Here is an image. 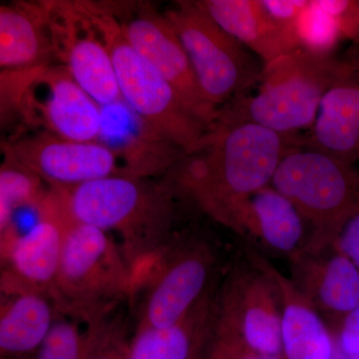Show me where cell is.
<instances>
[{
  "label": "cell",
  "instance_id": "6da1fadb",
  "mask_svg": "<svg viewBox=\"0 0 359 359\" xmlns=\"http://www.w3.org/2000/svg\"><path fill=\"white\" fill-rule=\"evenodd\" d=\"M304 141L252 123L215 122L199 145L165 177L181 199L224 226L242 201L271 185L283 158Z\"/></svg>",
  "mask_w": 359,
  "mask_h": 359
},
{
  "label": "cell",
  "instance_id": "7a4b0ae2",
  "mask_svg": "<svg viewBox=\"0 0 359 359\" xmlns=\"http://www.w3.org/2000/svg\"><path fill=\"white\" fill-rule=\"evenodd\" d=\"M50 189L71 221L117 236L133 273L135 290L179 231L181 197L166 177L155 182L115 175L79 186Z\"/></svg>",
  "mask_w": 359,
  "mask_h": 359
},
{
  "label": "cell",
  "instance_id": "3957f363",
  "mask_svg": "<svg viewBox=\"0 0 359 359\" xmlns=\"http://www.w3.org/2000/svg\"><path fill=\"white\" fill-rule=\"evenodd\" d=\"M353 73L348 60L297 49L264 65L257 93L219 108L217 123H252L280 134L311 129L323 97Z\"/></svg>",
  "mask_w": 359,
  "mask_h": 359
},
{
  "label": "cell",
  "instance_id": "277c9868",
  "mask_svg": "<svg viewBox=\"0 0 359 359\" xmlns=\"http://www.w3.org/2000/svg\"><path fill=\"white\" fill-rule=\"evenodd\" d=\"M109 51L122 100L152 128L186 151L203 141L212 126L184 102L164 77L132 46L112 4L79 0Z\"/></svg>",
  "mask_w": 359,
  "mask_h": 359
},
{
  "label": "cell",
  "instance_id": "5b68a950",
  "mask_svg": "<svg viewBox=\"0 0 359 359\" xmlns=\"http://www.w3.org/2000/svg\"><path fill=\"white\" fill-rule=\"evenodd\" d=\"M134 292L133 273L112 236L67 218L52 294L57 313L92 325L108 318L120 302L132 301Z\"/></svg>",
  "mask_w": 359,
  "mask_h": 359
},
{
  "label": "cell",
  "instance_id": "8992f818",
  "mask_svg": "<svg viewBox=\"0 0 359 359\" xmlns=\"http://www.w3.org/2000/svg\"><path fill=\"white\" fill-rule=\"evenodd\" d=\"M271 185L311 226L306 245L332 244L342 224L359 211L358 170L313 149L302 146L290 151Z\"/></svg>",
  "mask_w": 359,
  "mask_h": 359
},
{
  "label": "cell",
  "instance_id": "52a82bcc",
  "mask_svg": "<svg viewBox=\"0 0 359 359\" xmlns=\"http://www.w3.org/2000/svg\"><path fill=\"white\" fill-rule=\"evenodd\" d=\"M164 15L185 48L203 94L217 109L259 83L263 62L195 1H177Z\"/></svg>",
  "mask_w": 359,
  "mask_h": 359
},
{
  "label": "cell",
  "instance_id": "ba28073f",
  "mask_svg": "<svg viewBox=\"0 0 359 359\" xmlns=\"http://www.w3.org/2000/svg\"><path fill=\"white\" fill-rule=\"evenodd\" d=\"M216 250L209 240L179 231L137 285L136 328L165 327L181 320L212 287Z\"/></svg>",
  "mask_w": 359,
  "mask_h": 359
},
{
  "label": "cell",
  "instance_id": "9c48e42d",
  "mask_svg": "<svg viewBox=\"0 0 359 359\" xmlns=\"http://www.w3.org/2000/svg\"><path fill=\"white\" fill-rule=\"evenodd\" d=\"M2 109L16 108L27 125L60 138L97 141L101 106L54 63L33 72L1 77Z\"/></svg>",
  "mask_w": 359,
  "mask_h": 359
},
{
  "label": "cell",
  "instance_id": "30bf717a",
  "mask_svg": "<svg viewBox=\"0 0 359 359\" xmlns=\"http://www.w3.org/2000/svg\"><path fill=\"white\" fill-rule=\"evenodd\" d=\"M212 337L269 355L282 354V304L275 280L245 252L216 292Z\"/></svg>",
  "mask_w": 359,
  "mask_h": 359
},
{
  "label": "cell",
  "instance_id": "8fae6325",
  "mask_svg": "<svg viewBox=\"0 0 359 359\" xmlns=\"http://www.w3.org/2000/svg\"><path fill=\"white\" fill-rule=\"evenodd\" d=\"M42 2L57 63L99 105L122 100L109 51L79 0Z\"/></svg>",
  "mask_w": 359,
  "mask_h": 359
},
{
  "label": "cell",
  "instance_id": "7c38bea8",
  "mask_svg": "<svg viewBox=\"0 0 359 359\" xmlns=\"http://www.w3.org/2000/svg\"><path fill=\"white\" fill-rule=\"evenodd\" d=\"M112 7L132 46L176 90L198 117L212 126L219 109L203 94L185 48L164 13H157L147 2H124Z\"/></svg>",
  "mask_w": 359,
  "mask_h": 359
},
{
  "label": "cell",
  "instance_id": "4fadbf2b",
  "mask_svg": "<svg viewBox=\"0 0 359 359\" xmlns=\"http://www.w3.org/2000/svg\"><path fill=\"white\" fill-rule=\"evenodd\" d=\"M66 224L67 218L50 189L39 221L0 243L1 294L37 292L52 299Z\"/></svg>",
  "mask_w": 359,
  "mask_h": 359
},
{
  "label": "cell",
  "instance_id": "5bb4252c",
  "mask_svg": "<svg viewBox=\"0 0 359 359\" xmlns=\"http://www.w3.org/2000/svg\"><path fill=\"white\" fill-rule=\"evenodd\" d=\"M2 153L36 174L49 188H69L121 176L117 158L98 141L67 140L39 131L4 142Z\"/></svg>",
  "mask_w": 359,
  "mask_h": 359
},
{
  "label": "cell",
  "instance_id": "9a60e30c",
  "mask_svg": "<svg viewBox=\"0 0 359 359\" xmlns=\"http://www.w3.org/2000/svg\"><path fill=\"white\" fill-rule=\"evenodd\" d=\"M97 141L112 151L121 176L152 179L166 175L186 151L144 121L123 100L101 106Z\"/></svg>",
  "mask_w": 359,
  "mask_h": 359
},
{
  "label": "cell",
  "instance_id": "2e32d148",
  "mask_svg": "<svg viewBox=\"0 0 359 359\" xmlns=\"http://www.w3.org/2000/svg\"><path fill=\"white\" fill-rule=\"evenodd\" d=\"M306 224L297 207L269 185L242 201L224 226L264 256L289 261L308 243Z\"/></svg>",
  "mask_w": 359,
  "mask_h": 359
},
{
  "label": "cell",
  "instance_id": "e0dca14e",
  "mask_svg": "<svg viewBox=\"0 0 359 359\" xmlns=\"http://www.w3.org/2000/svg\"><path fill=\"white\" fill-rule=\"evenodd\" d=\"M289 263L297 289L334 327L359 308V269L334 245H306Z\"/></svg>",
  "mask_w": 359,
  "mask_h": 359
},
{
  "label": "cell",
  "instance_id": "ac0fdd59",
  "mask_svg": "<svg viewBox=\"0 0 359 359\" xmlns=\"http://www.w3.org/2000/svg\"><path fill=\"white\" fill-rule=\"evenodd\" d=\"M245 252L268 271L278 287L282 304L283 359L337 358L334 332L290 276L283 275L256 250L247 247Z\"/></svg>",
  "mask_w": 359,
  "mask_h": 359
},
{
  "label": "cell",
  "instance_id": "d6986e66",
  "mask_svg": "<svg viewBox=\"0 0 359 359\" xmlns=\"http://www.w3.org/2000/svg\"><path fill=\"white\" fill-rule=\"evenodd\" d=\"M54 63L57 61L43 2L1 4V74L33 72Z\"/></svg>",
  "mask_w": 359,
  "mask_h": 359
},
{
  "label": "cell",
  "instance_id": "ffe728a7",
  "mask_svg": "<svg viewBox=\"0 0 359 359\" xmlns=\"http://www.w3.org/2000/svg\"><path fill=\"white\" fill-rule=\"evenodd\" d=\"M214 287L174 325L136 328L129 340V359H195L207 353L215 325Z\"/></svg>",
  "mask_w": 359,
  "mask_h": 359
},
{
  "label": "cell",
  "instance_id": "44dd1931",
  "mask_svg": "<svg viewBox=\"0 0 359 359\" xmlns=\"http://www.w3.org/2000/svg\"><path fill=\"white\" fill-rule=\"evenodd\" d=\"M215 22L245 45L263 65L299 49L294 35L271 20L262 0H197Z\"/></svg>",
  "mask_w": 359,
  "mask_h": 359
},
{
  "label": "cell",
  "instance_id": "7402d4cb",
  "mask_svg": "<svg viewBox=\"0 0 359 359\" xmlns=\"http://www.w3.org/2000/svg\"><path fill=\"white\" fill-rule=\"evenodd\" d=\"M304 147L349 166L359 165V79L353 72L337 82L323 97Z\"/></svg>",
  "mask_w": 359,
  "mask_h": 359
},
{
  "label": "cell",
  "instance_id": "603a6c76",
  "mask_svg": "<svg viewBox=\"0 0 359 359\" xmlns=\"http://www.w3.org/2000/svg\"><path fill=\"white\" fill-rule=\"evenodd\" d=\"M55 304L37 292L2 294L0 306L1 358L36 353L55 321Z\"/></svg>",
  "mask_w": 359,
  "mask_h": 359
},
{
  "label": "cell",
  "instance_id": "cb8c5ba5",
  "mask_svg": "<svg viewBox=\"0 0 359 359\" xmlns=\"http://www.w3.org/2000/svg\"><path fill=\"white\" fill-rule=\"evenodd\" d=\"M36 174L4 156L0 167V233L6 230L20 210L43 202L50 188Z\"/></svg>",
  "mask_w": 359,
  "mask_h": 359
},
{
  "label": "cell",
  "instance_id": "d4e9b609",
  "mask_svg": "<svg viewBox=\"0 0 359 359\" xmlns=\"http://www.w3.org/2000/svg\"><path fill=\"white\" fill-rule=\"evenodd\" d=\"M295 37L299 48L318 54L334 55V50L342 37L330 16L311 0L295 26Z\"/></svg>",
  "mask_w": 359,
  "mask_h": 359
},
{
  "label": "cell",
  "instance_id": "484cf974",
  "mask_svg": "<svg viewBox=\"0 0 359 359\" xmlns=\"http://www.w3.org/2000/svg\"><path fill=\"white\" fill-rule=\"evenodd\" d=\"M89 341V327L81 330L73 318L55 320L33 359H84Z\"/></svg>",
  "mask_w": 359,
  "mask_h": 359
},
{
  "label": "cell",
  "instance_id": "4316f807",
  "mask_svg": "<svg viewBox=\"0 0 359 359\" xmlns=\"http://www.w3.org/2000/svg\"><path fill=\"white\" fill-rule=\"evenodd\" d=\"M88 327L90 341L84 359H129V340L116 321L106 318Z\"/></svg>",
  "mask_w": 359,
  "mask_h": 359
},
{
  "label": "cell",
  "instance_id": "83f0119b",
  "mask_svg": "<svg viewBox=\"0 0 359 359\" xmlns=\"http://www.w3.org/2000/svg\"><path fill=\"white\" fill-rule=\"evenodd\" d=\"M334 21L342 39L359 44V0H316Z\"/></svg>",
  "mask_w": 359,
  "mask_h": 359
},
{
  "label": "cell",
  "instance_id": "f1b7e54d",
  "mask_svg": "<svg viewBox=\"0 0 359 359\" xmlns=\"http://www.w3.org/2000/svg\"><path fill=\"white\" fill-rule=\"evenodd\" d=\"M309 1L311 0H262V4L271 20L295 37V26Z\"/></svg>",
  "mask_w": 359,
  "mask_h": 359
},
{
  "label": "cell",
  "instance_id": "f546056e",
  "mask_svg": "<svg viewBox=\"0 0 359 359\" xmlns=\"http://www.w3.org/2000/svg\"><path fill=\"white\" fill-rule=\"evenodd\" d=\"M334 330L337 351L347 358L359 359V308L344 316Z\"/></svg>",
  "mask_w": 359,
  "mask_h": 359
},
{
  "label": "cell",
  "instance_id": "4dcf8cb0",
  "mask_svg": "<svg viewBox=\"0 0 359 359\" xmlns=\"http://www.w3.org/2000/svg\"><path fill=\"white\" fill-rule=\"evenodd\" d=\"M332 244L359 269V211L342 224Z\"/></svg>",
  "mask_w": 359,
  "mask_h": 359
},
{
  "label": "cell",
  "instance_id": "1f68e13d",
  "mask_svg": "<svg viewBox=\"0 0 359 359\" xmlns=\"http://www.w3.org/2000/svg\"><path fill=\"white\" fill-rule=\"evenodd\" d=\"M212 339L221 348L224 359H283L280 356L257 353L235 340L218 339L215 337H212Z\"/></svg>",
  "mask_w": 359,
  "mask_h": 359
},
{
  "label": "cell",
  "instance_id": "d6a6232c",
  "mask_svg": "<svg viewBox=\"0 0 359 359\" xmlns=\"http://www.w3.org/2000/svg\"><path fill=\"white\" fill-rule=\"evenodd\" d=\"M204 359H224L223 353L219 348L218 344L212 339L211 344L208 347L207 353H205Z\"/></svg>",
  "mask_w": 359,
  "mask_h": 359
},
{
  "label": "cell",
  "instance_id": "836d02e7",
  "mask_svg": "<svg viewBox=\"0 0 359 359\" xmlns=\"http://www.w3.org/2000/svg\"><path fill=\"white\" fill-rule=\"evenodd\" d=\"M348 61L351 63V68H353L354 76L359 79V52L351 60Z\"/></svg>",
  "mask_w": 359,
  "mask_h": 359
},
{
  "label": "cell",
  "instance_id": "e575fe53",
  "mask_svg": "<svg viewBox=\"0 0 359 359\" xmlns=\"http://www.w3.org/2000/svg\"><path fill=\"white\" fill-rule=\"evenodd\" d=\"M205 353L203 354V355L198 356V358H195V359H204L205 358Z\"/></svg>",
  "mask_w": 359,
  "mask_h": 359
},
{
  "label": "cell",
  "instance_id": "d590c367",
  "mask_svg": "<svg viewBox=\"0 0 359 359\" xmlns=\"http://www.w3.org/2000/svg\"><path fill=\"white\" fill-rule=\"evenodd\" d=\"M1 359H4V358H1Z\"/></svg>",
  "mask_w": 359,
  "mask_h": 359
},
{
  "label": "cell",
  "instance_id": "8d00e7d4",
  "mask_svg": "<svg viewBox=\"0 0 359 359\" xmlns=\"http://www.w3.org/2000/svg\"><path fill=\"white\" fill-rule=\"evenodd\" d=\"M223 355H224V354H223Z\"/></svg>",
  "mask_w": 359,
  "mask_h": 359
}]
</instances>
